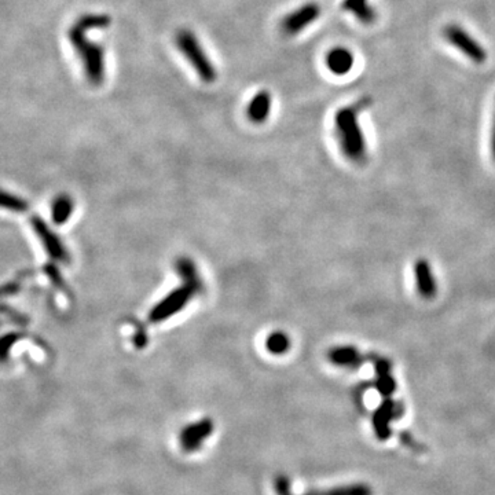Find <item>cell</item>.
Segmentation results:
<instances>
[{"label":"cell","instance_id":"6da1fadb","mask_svg":"<svg viewBox=\"0 0 495 495\" xmlns=\"http://www.w3.org/2000/svg\"><path fill=\"white\" fill-rule=\"evenodd\" d=\"M371 105V97L340 108L334 115V136L341 156L357 165L368 161V140L359 122L361 115Z\"/></svg>","mask_w":495,"mask_h":495},{"label":"cell","instance_id":"7a4b0ae2","mask_svg":"<svg viewBox=\"0 0 495 495\" xmlns=\"http://www.w3.org/2000/svg\"><path fill=\"white\" fill-rule=\"evenodd\" d=\"M67 39L83 63L87 81L94 87L102 86L106 76L104 46L90 40L87 38V31L79 26L76 22L67 29Z\"/></svg>","mask_w":495,"mask_h":495},{"label":"cell","instance_id":"3957f363","mask_svg":"<svg viewBox=\"0 0 495 495\" xmlns=\"http://www.w3.org/2000/svg\"><path fill=\"white\" fill-rule=\"evenodd\" d=\"M175 46L184 54V57L204 83L212 84L216 81L218 79L216 67L208 57V54L205 53L204 47L201 46L200 40L197 39L193 31L187 28L179 29L175 35Z\"/></svg>","mask_w":495,"mask_h":495},{"label":"cell","instance_id":"277c9868","mask_svg":"<svg viewBox=\"0 0 495 495\" xmlns=\"http://www.w3.org/2000/svg\"><path fill=\"white\" fill-rule=\"evenodd\" d=\"M443 38L451 47L458 50L469 61L475 62L478 65L487 61V50L475 36H472L460 24L446 25L443 29Z\"/></svg>","mask_w":495,"mask_h":495},{"label":"cell","instance_id":"5b68a950","mask_svg":"<svg viewBox=\"0 0 495 495\" xmlns=\"http://www.w3.org/2000/svg\"><path fill=\"white\" fill-rule=\"evenodd\" d=\"M322 14V8L316 1H307L300 7L286 14L279 24L281 32L285 36H296L312 25Z\"/></svg>","mask_w":495,"mask_h":495},{"label":"cell","instance_id":"8992f818","mask_svg":"<svg viewBox=\"0 0 495 495\" xmlns=\"http://www.w3.org/2000/svg\"><path fill=\"white\" fill-rule=\"evenodd\" d=\"M197 292V288L185 284L184 286L172 291L165 299H163L154 309H152L149 319L150 322H163L170 316L175 315L190 302L191 296Z\"/></svg>","mask_w":495,"mask_h":495},{"label":"cell","instance_id":"52a82bcc","mask_svg":"<svg viewBox=\"0 0 495 495\" xmlns=\"http://www.w3.org/2000/svg\"><path fill=\"white\" fill-rule=\"evenodd\" d=\"M413 278H414V286L417 293L425 299V300H432L437 295V282L436 277L433 273L431 263L420 257L414 261L413 264Z\"/></svg>","mask_w":495,"mask_h":495},{"label":"cell","instance_id":"ba28073f","mask_svg":"<svg viewBox=\"0 0 495 495\" xmlns=\"http://www.w3.org/2000/svg\"><path fill=\"white\" fill-rule=\"evenodd\" d=\"M213 421L211 419H204L194 424H190L182 430L179 435L181 447L185 453H194L202 447L206 437L213 433Z\"/></svg>","mask_w":495,"mask_h":495},{"label":"cell","instance_id":"9c48e42d","mask_svg":"<svg viewBox=\"0 0 495 495\" xmlns=\"http://www.w3.org/2000/svg\"><path fill=\"white\" fill-rule=\"evenodd\" d=\"M32 227L35 229L39 240L42 241L43 247L49 252V254L58 261H66V250L62 247L60 238L49 229V226L40 218L31 219Z\"/></svg>","mask_w":495,"mask_h":495},{"label":"cell","instance_id":"30bf717a","mask_svg":"<svg viewBox=\"0 0 495 495\" xmlns=\"http://www.w3.org/2000/svg\"><path fill=\"white\" fill-rule=\"evenodd\" d=\"M327 359L332 365L344 369H357L364 365L361 351L354 346H336L327 351Z\"/></svg>","mask_w":495,"mask_h":495},{"label":"cell","instance_id":"8fae6325","mask_svg":"<svg viewBox=\"0 0 495 495\" xmlns=\"http://www.w3.org/2000/svg\"><path fill=\"white\" fill-rule=\"evenodd\" d=\"M398 417V405L387 398L381 405L380 407L375 410L374 416H373V427H374V431L377 433L378 439L384 440V439H388L389 435H391V430H389V424Z\"/></svg>","mask_w":495,"mask_h":495},{"label":"cell","instance_id":"7c38bea8","mask_svg":"<svg viewBox=\"0 0 495 495\" xmlns=\"http://www.w3.org/2000/svg\"><path fill=\"white\" fill-rule=\"evenodd\" d=\"M354 54L346 47H334L326 53V67L336 76H346L354 67Z\"/></svg>","mask_w":495,"mask_h":495},{"label":"cell","instance_id":"4fadbf2b","mask_svg":"<svg viewBox=\"0 0 495 495\" xmlns=\"http://www.w3.org/2000/svg\"><path fill=\"white\" fill-rule=\"evenodd\" d=\"M340 7L343 11L354 15V18L365 26L374 25L378 18L377 10L371 6L369 0H343Z\"/></svg>","mask_w":495,"mask_h":495},{"label":"cell","instance_id":"5bb4252c","mask_svg":"<svg viewBox=\"0 0 495 495\" xmlns=\"http://www.w3.org/2000/svg\"><path fill=\"white\" fill-rule=\"evenodd\" d=\"M271 105H273V98L271 94L267 90L259 91L249 102L248 105V117L252 123H264L271 112Z\"/></svg>","mask_w":495,"mask_h":495},{"label":"cell","instance_id":"9a60e30c","mask_svg":"<svg viewBox=\"0 0 495 495\" xmlns=\"http://www.w3.org/2000/svg\"><path fill=\"white\" fill-rule=\"evenodd\" d=\"M74 22L88 32L92 29H105V28L111 26L112 18L108 14L87 13V14H83L81 17H79Z\"/></svg>","mask_w":495,"mask_h":495},{"label":"cell","instance_id":"2e32d148","mask_svg":"<svg viewBox=\"0 0 495 495\" xmlns=\"http://www.w3.org/2000/svg\"><path fill=\"white\" fill-rule=\"evenodd\" d=\"M266 347L274 355H284L291 348V339L284 332H274L267 337Z\"/></svg>","mask_w":495,"mask_h":495},{"label":"cell","instance_id":"e0dca14e","mask_svg":"<svg viewBox=\"0 0 495 495\" xmlns=\"http://www.w3.org/2000/svg\"><path fill=\"white\" fill-rule=\"evenodd\" d=\"M73 212V202L69 197H58L56 201H54V205H53V220L54 223L57 225H63L65 222H67V219L70 218Z\"/></svg>","mask_w":495,"mask_h":495},{"label":"cell","instance_id":"ac0fdd59","mask_svg":"<svg viewBox=\"0 0 495 495\" xmlns=\"http://www.w3.org/2000/svg\"><path fill=\"white\" fill-rule=\"evenodd\" d=\"M315 495H371V489L366 485H352L344 487H336L327 492H314Z\"/></svg>","mask_w":495,"mask_h":495},{"label":"cell","instance_id":"d6986e66","mask_svg":"<svg viewBox=\"0 0 495 495\" xmlns=\"http://www.w3.org/2000/svg\"><path fill=\"white\" fill-rule=\"evenodd\" d=\"M375 388L377 391L385 396L389 398L395 389H396V381L395 378L391 375V373H384V374H378L377 380H375Z\"/></svg>","mask_w":495,"mask_h":495},{"label":"cell","instance_id":"ffe728a7","mask_svg":"<svg viewBox=\"0 0 495 495\" xmlns=\"http://www.w3.org/2000/svg\"><path fill=\"white\" fill-rule=\"evenodd\" d=\"M178 268H179L181 275L185 278L186 284H188V285H191L194 288H198V278H197L195 268H194L191 261L181 260L178 263Z\"/></svg>","mask_w":495,"mask_h":495},{"label":"cell","instance_id":"44dd1931","mask_svg":"<svg viewBox=\"0 0 495 495\" xmlns=\"http://www.w3.org/2000/svg\"><path fill=\"white\" fill-rule=\"evenodd\" d=\"M1 206L7 208L10 211H15V212H24L28 209V204L24 200H21L15 195L7 194V193H3V195H1Z\"/></svg>","mask_w":495,"mask_h":495},{"label":"cell","instance_id":"7402d4cb","mask_svg":"<svg viewBox=\"0 0 495 495\" xmlns=\"http://www.w3.org/2000/svg\"><path fill=\"white\" fill-rule=\"evenodd\" d=\"M275 490L278 495H293L291 492V480L284 476V475H278L275 479ZM305 495H315L314 493H309Z\"/></svg>","mask_w":495,"mask_h":495},{"label":"cell","instance_id":"603a6c76","mask_svg":"<svg viewBox=\"0 0 495 495\" xmlns=\"http://www.w3.org/2000/svg\"><path fill=\"white\" fill-rule=\"evenodd\" d=\"M17 341V334H7L3 337L1 340V355H3V359H6L10 348L14 346V343Z\"/></svg>","mask_w":495,"mask_h":495},{"label":"cell","instance_id":"cb8c5ba5","mask_svg":"<svg viewBox=\"0 0 495 495\" xmlns=\"http://www.w3.org/2000/svg\"><path fill=\"white\" fill-rule=\"evenodd\" d=\"M374 369H375L377 375L384 374V373H391V364H389V361H387L384 358H377L374 361Z\"/></svg>","mask_w":495,"mask_h":495},{"label":"cell","instance_id":"d4e9b609","mask_svg":"<svg viewBox=\"0 0 495 495\" xmlns=\"http://www.w3.org/2000/svg\"><path fill=\"white\" fill-rule=\"evenodd\" d=\"M490 153L492 159L495 163V112L493 116V123H492V131H490Z\"/></svg>","mask_w":495,"mask_h":495}]
</instances>
